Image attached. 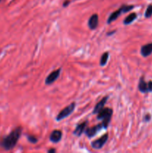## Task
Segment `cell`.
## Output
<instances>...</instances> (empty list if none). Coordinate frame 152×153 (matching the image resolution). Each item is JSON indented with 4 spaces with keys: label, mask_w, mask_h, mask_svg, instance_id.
I'll use <instances>...</instances> for the list:
<instances>
[{
    "label": "cell",
    "mask_w": 152,
    "mask_h": 153,
    "mask_svg": "<svg viewBox=\"0 0 152 153\" xmlns=\"http://www.w3.org/2000/svg\"><path fill=\"white\" fill-rule=\"evenodd\" d=\"M134 7V5H127V4H123L120 8L118 9L116 11L113 12L110 15V16L108 17V19H107V23L110 24L111 22H113V21L116 20L119 16H120L122 13H127V12L130 11V10H132Z\"/></svg>",
    "instance_id": "cell-3"
},
{
    "label": "cell",
    "mask_w": 152,
    "mask_h": 153,
    "mask_svg": "<svg viewBox=\"0 0 152 153\" xmlns=\"http://www.w3.org/2000/svg\"><path fill=\"white\" fill-rule=\"evenodd\" d=\"M98 25V15L97 13L92 14L88 21V26L91 30H94Z\"/></svg>",
    "instance_id": "cell-8"
},
{
    "label": "cell",
    "mask_w": 152,
    "mask_h": 153,
    "mask_svg": "<svg viewBox=\"0 0 152 153\" xmlns=\"http://www.w3.org/2000/svg\"><path fill=\"white\" fill-rule=\"evenodd\" d=\"M108 58H109V52H106L101 55V60H100V65L101 67H104L107 64V61H108Z\"/></svg>",
    "instance_id": "cell-15"
},
{
    "label": "cell",
    "mask_w": 152,
    "mask_h": 153,
    "mask_svg": "<svg viewBox=\"0 0 152 153\" xmlns=\"http://www.w3.org/2000/svg\"><path fill=\"white\" fill-rule=\"evenodd\" d=\"M152 53V43L144 45L141 48V55L143 57H148Z\"/></svg>",
    "instance_id": "cell-11"
},
{
    "label": "cell",
    "mask_w": 152,
    "mask_h": 153,
    "mask_svg": "<svg viewBox=\"0 0 152 153\" xmlns=\"http://www.w3.org/2000/svg\"><path fill=\"white\" fill-rule=\"evenodd\" d=\"M76 104L75 102L71 103L70 105H69L67 107H66L65 108L63 109L56 117V120L57 121H61L62 120H63L64 118H66L67 117L69 116L73 111H74L75 108Z\"/></svg>",
    "instance_id": "cell-4"
},
{
    "label": "cell",
    "mask_w": 152,
    "mask_h": 153,
    "mask_svg": "<svg viewBox=\"0 0 152 153\" xmlns=\"http://www.w3.org/2000/svg\"><path fill=\"white\" fill-rule=\"evenodd\" d=\"M112 115H113V110L110 108H103L98 113L97 119L99 120H102L103 128H107L111 120Z\"/></svg>",
    "instance_id": "cell-2"
},
{
    "label": "cell",
    "mask_w": 152,
    "mask_h": 153,
    "mask_svg": "<svg viewBox=\"0 0 152 153\" xmlns=\"http://www.w3.org/2000/svg\"><path fill=\"white\" fill-rule=\"evenodd\" d=\"M137 15L136 13H130V14L128 15V16H126V18L124 19L123 23L126 25H129V24L132 23V22H134V20H135V19H137Z\"/></svg>",
    "instance_id": "cell-14"
},
{
    "label": "cell",
    "mask_w": 152,
    "mask_h": 153,
    "mask_svg": "<svg viewBox=\"0 0 152 153\" xmlns=\"http://www.w3.org/2000/svg\"><path fill=\"white\" fill-rule=\"evenodd\" d=\"M152 16V4L148 5V7L146 9V11L145 13V16L146 18H149Z\"/></svg>",
    "instance_id": "cell-16"
},
{
    "label": "cell",
    "mask_w": 152,
    "mask_h": 153,
    "mask_svg": "<svg viewBox=\"0 0 152 153\" xmlns=\"http://www.w3.org/2000/svg\"><path fill=\"white\" fill-rule=\"evenodd\" d=\"M27 138H28V141L31 143H37V141H38V140H37V137H34V136H33V135H28Z\"/></svg>",
    "instance_id": "cell-17"
},
{
    "label": "cell",
    "mask_w": 152,
    "mask_h": 153,
    "mask_svg": "<svg viewBox=\"0 0 152 153\" xmlns=\"http://www.w3.org/2000/svg\"><path fill=\"white\" fill-rule=\"evenodd\" d=\"M103 128L102 123L98 124V125H95L94 126L89 127V128H87L85 129L84 132L86 134V135L87 136V137L89 138H91V137H94L97 133L99 131H101V128Z\"/></svg>",
    "instance_id": "cell-6"
},
{
    "label": "cell",
    "mask_w": 152,
    "mask_h": 153,
    "mask_svg": "<svg viewBox=\"0 0 152 153\" xmlns=\"http://www.w3.org/2000/svg\"><path fill=\"white\" fill-rule=\"evenodd\" d=\"M139 91L140 92L143 93V94H146V93L149 92L148 88V83H146L145 81L144 77H141L139 79Z\"/></svg>",
    "instance_id": "cell-13"
},
{
    "label": "cell",
    "mask_w": 152,
    "mask_h": 153,
    "mask_svg": "<svg viewBox=\"0 0 152 153\" xmlns=\"http://www.w3.org/2000/svg\"><path fill=\"white\" fill-rule=\"evenodd\" d=\"M21 134H22V128L17 127L13 130L8 135L2 139L1 142V146L7 151L13 149L17 143Z\"/></svg>",
    "instance_id": "cell-1"
},
{
    "label": "cell",
    "mask_w": 152,
    "mask_h": 153,
    "mask_svg": "<svg viewBox=\"0 0 152 153\" xmlns=\"http://www.w3.org/2000/svg\"><path fill=\"white\" fill-rule=\"evenodd\" d=\"M70 3V1H69V0H66V1H64L63 2V7H66V6H68V4Z\"/></svg>",
    "instance_id": "cell-20"
},
{
    "label": "cell",
    "mask_w": 152,
    "mask_h": 153,
    "mask_svg": "<svg viewBox=\"0 0 152 153\" xmlns=\"http://www.w3.org/2000/svg\"><path fill=\"white\" fill-rule=\"evenodd\" d=\"M109 97L108 96H107V97H104V98L102 99V100H101L100 102H98V103L96 104V105L95 106V108H94L93 109V114H98V112L100 111L101 110V109L103 108H104V105H105V103L107 102V100H108Z\"/></svg>",
    "instance_id": "cell-12"
},
{
    "label": "cell",
    "mask_w": 152,
    "mask_h": 153,
    "mask_svg": "<svg viewBox=\"0 0 152 153\" xmlns=\"http://www.w3.org/2000/svg\"><path fill=\"white\" fill-rule=\"evenodd\" d=\"M61 68L52 71V73H51L50 74L47 76V77H46V80H45V83H46V85H52V84H53L54 82H55V81L58 79V78H59L60 74H61Z\"/></svg>",
    "instance_id": "cell-7"
},
{
    "label": "cell",
    "mask_w": 152,
    "mask_h": 153,
    "mask_svg": "<svg viewBox=\"0 0 152 153\" xmlns=\"http://www.w3.org/2000/svg\"><path fill=\"white\" fill-rule=\"evenodd\" d=\"M0 1H1V0H0Z\"/></svg>",
    "instance_id": "cell-22"
},
{
    "label": "cell",
    "mask_w": 152,
    "mask_h": 153,
    "mask_svg": "<svg viewBox=\"0 0 152 153\" xmlns=\"http://www.w3.org/2000/svg\"><path fill=\"white\" fill-rule=\"evenodd\" d=\"M108 134L106 133V134H103V135L101 136V137H99L98 139L92 141V143H91V146H92V147L95 149H101V148L104 146V144L107 143V140H108Z\"/></svg>",
    "instance_id": "cell-5"
},
{
    "label": "cell",
    "mask_w": 152,
    "mask_h": 153,
    "mask_svg": "<svg viewBox=\"0 0 152 153\" xmlns=\"http://www.w3.org/2000/svg\"><path fill=\"white\" fill-rule=\"evenodd\" d=\"M148 88L149 92H152V81H150L148 83Z\"/></svg>",
    "instance_id": "cell-18"
},
{
    "label": "cell",
    "mask_w": 152,
    "mask_h": 153,
    "mask_svg": "<svg viewBox=\"0 0 152 153\" xmlns=\"http://www.w3.org/2000/svg\"><path fill=\"white\" fill-rule=\"evenodd\" d=\"M151 120V116L149 114H147L145 115V117L144 118V120L146 121V122H148V121H149Z\"/></svg>",
    "instance_id": "cell-19"
},
{
    "label": "cell",
    "mask_w": 152,
    "mask_h": 153,
    "mask_svg": "<svg viewBox=\"0 0 152 153\" xmlns=\"http://www.w3.org/2000/svg\"><path fill=\"white\" fill-rule=\"evenodd\" d=\"M62 138V131L60 130H54L50 134L49 140L52 143H58Z\"/></svg>",
    "instance_id": "cell-9"
},
{
    "label": "cell",
    "mask_w": 152,
    "mask_h": 153,
    "mask_svg": "<svg viewBox=\"0 0 152 153\" xmlns=\"http://www.w3.org/2000/svg\"><path fill=\"white\" fill-rule=\"evenodd\" d=\"M55 152H56V149H49V150H48V152H49V153Z\"/></svg>",
    "instance_id": "cell-21"
},
{
    "label": "cell",
    "mask_w": 152,
    "mask_h": 153,
    "mask_svg": "<svg viewBox=\"0 0 152 153\" xmlns=\"http://www.w3.org/2000/svg\"><path fill=\"white\" fill-rule=\"evenodd\" d=\"M86 126H87V121H85V122L81 123L78 124V125L76 126L75 129L73 131V134L74 135L77 136V137H80L82 134V133L84 132L85 129L86 128Z\"/></svg>",
    "instance_id": "cell-10"
}]
</instances>
